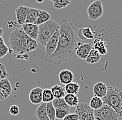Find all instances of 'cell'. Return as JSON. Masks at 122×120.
<instances>
[{
  "instance_id": "cell-2",
  "label": "cell",
  "mask_w": 122,
  "mask_h": 120,
  "mask_svg": "<svg viewBox=\"0 0 122 120\" xmlns=\"http://www.w3.org/2000/svg\"><path fill=\"white\" fill-rule=\"evenodd\" d=\"M8 42L10 50L16 53V58L27 60L29 53L38 48V42L26 35L22 28L16 29L9 36Z\"/></svg>"
},
{
  "instance_id": "cell-21",
  "label": "cell",
  "mask_w": 122,
  "mask_h": 120,
  "mask_svg": "<svg viewBox=\"0 0 122 120\" xmlns=\"http://www.w3.org/2000/svg\"><path fill=\"white\" fill-rule=\"evenodd\" d=\"M81 34V38L85 40H92L94 39V32L91 27H82L78 31Z\"/></svg>"
},
{
  "instance_id": "cell-14",
  "label": "cell",
  "mask_w": 122,
  "mask_h": 120,
  "mask_svg": "<svg viewBox=\"0 0 122 120\" xmlns=\"http://www.w3.org/2000/svg\"><path fill=\"white\" fill-rule=\"evenodd\" d=\"M74 78V75L73 72L69 69H63L61 71V72L58 74V78L59 81L62 84L64 85H67L70 83L73 82Z\"/></svg>"
},
{
  "instance_id": "cell-20",
  "label": "cell",
  "mask_w": 122,
  "mask_h": 120,
  "mask_svg": "<svg viewBox=\"0 0 122 120\" xmlns=\"http://www.w3.org/2000/svg\"><path fill=\"white\" fill-rule=\"evenodd\" d=\"M51 90L53 93V97L55 99H62L65 97L67 94L65 87L59 85H55L51 88Z\"/></svg>"
},
{
  "instance_id": "cell-38",
  "label": "cell",
  "mask_w": 122,
  "mask_h": 120,
  "mask_svg": "<svg viewBox=\"0 0 122 120\" xmlns=\"http://www.w3.org/2000/svg\"><path fill=\"white\" fill-rule=\"evenodd\" d=\"M43 1H38V0H37V2H38V3H42V2H43Z\"/></svg>"
},
{
  "instance_id": "cell-33",
  "label": "cell",
  "mask_w": 122,
  "mask_h": 120,
  "mask_svg": "<svg viewBox=\"0 0 122 120\" xmlns=\"http://www.w3.org/2000/svg\"><path fill=\"white\" fill-rule=\"evenodd\" d=\"M20 112V108L18 107V105H11L9 108V113L11 115H13V116L18 115Z\"/></svg>"
},
{
  "instance_id": "cell-5",
  "label": "cell",
  "mask_w": 122,
  "mask_h": 120,
  "mask_svg": "<svg viewBox=\"0 0 122 120\" xmlns=\"http://www.w3.org/2000/svg\"><path fill=\"white\" fill-rule=\"evenodd\" d=\"M94 116L95 120H118L120 117L114 110L107 105L94 110Z\"/></svg>"
},
{
  "instance_id": "cell-27",
  "label": "cell",
  "mask_w": 122,
  "mask_h": 120,
  "mask_svg": "<svg viewBox=\"0 0 122 120\" xmlns=\"http://www.w3.org/2000/svg\"><path fill=\"white\" fill-rule=\"evenodd\" d=\"M54 97L53 95V93L51 92V89L46 88L43 90L42 92V103H51L54 100Z\"/></svg>"
},
{
  "instance_id": "cell-29",
  "label": "cell",
  "mask_w": 122,
  "mask_h": 120,
  "mask_svg": "<svg viewBox=\"0 0 122 120\" xmlns=\"http://www.w3.org/2000/svg\"><path fill=\"white\" fill-rule=\"evenodd\" d=\"M46 113L49 120H56V109L52 102L46 104Z\"/></svg>"
},
{
  "instance_id": "cell-7",
  "label": "cell",
  "mask_w": 122,
  "mask_h": 120,
  "mask_svg": "<svg viewBox=\"0 0 122 120\" xmlns=\"http://www.w3.org/2000/svg\"><path fill=\"white\" fill-rule=\"evenodd\" d=\"M87 13L89 18L91 20L96 21L99 20L103 14V7L102 2L100 0L92 2L87 8Z\"/></svg>"
},
{
  "instance_id": "cell-30",
  "label": "cell",
  "mask_w": 122,
  "mask_h": 120,
  "mask_svg": "<svg viewBox=\"0 0 122 120\" xmlns=\"http://www.w3.org/2000/svg\"><path fill=\"white\" fill-rule=\"evenodd\" d=\"M69 114V111L62 110V109H56V118L58 120H63L67 115Z\"/></svg>"
},
{
  "instance_id": "cell-13",
  "label": "cell",
  "mask_w": 122,
  "mask_h": 120,
  "mask_svg": "<svg viewBox=\"0 0 122 120\" xmlns=\"http://www.w3.org/2000/svg\"><path fill=\"white\" fill-rule=\"evenodd\" d=\"M29 10V7L24 6H20L15 9L16 19L18 24L23 25L26 23V20L27 17Z\"/></svg>"
},
{
  "instance_id": "cell-12",
  "label": "cell",
  "mask_w": 122,
  "mask_h": 120,
  "mask_svg": "<svg viewBox=\"0 0 122 120\" xmlns=\"http://www.w3.org/2000/svg\"><path fill=\"white\" fill-rule=\"evenodd\" d=\"M42 92L43 90L41 88H35L30 90L29 93V100L31 104L39 105L42 103Z\"/></svg>"
},
{
  "instance_id": "cell-36",
  "label": "cell",
  "mask_w": 122,
  "mask_h": 120,
  "mask_svg": "<svg viewBox=\"0 0 122 120\" xmlns=\"http://www.w3.org/2000/svg\"><path fill=\"white\" fill-rule=\"evenodd\" d=\"M3 34H4V30L1 28H0V37H2Z\"/></svg>"
},
{
  "instance_id": "cell-9",
  "label": "cell",
  "mask_w": 122,
  "mask_h": 120,
  "mask_svg": "<svg viewBox=\"0 0 122 120\" xmlns=\"http://www.w3.org/2000/svg\"><path fill=\"white\" fill-rule=\"evenodd\" d=\"M59 37H60V29L57 31L48 41L45 47L46 56L51 55L55 52L58 45Z\"/></svg>"
},
{
  "instance_id": "cell-26",
  "label": "cell",
  "mask_w": 122,
  "mask_h": 120,
  "mask_svg": "<svg viewBox=\"0 0 122 120\" xmlns=\"http://www.w3.org/2000/svg\"><path fill=\"white\" fill-rule=\"evenodd\" d=\"M51 20V15L50 14L46 11V10H41L40 12V14H39V16H38V20L36 21V22L35 24L36 25H41L44 23L48 21H49Z\"/></svg>"
},
{
  "instance_id": "cell-32",
  "label": "cell",
  "mask_w": 122,
  "mask_h": 120,
  "mask_svg": "<svg viewBox=\"0 0 122 120\" xmlns=\"http://www.w3.org/2000/svg\"><path fill=\"white\" fill-rule=\"evenodd\" d=\"M9 52V48L5 43L0 44V58H4Z\"/></svg>"
},
{
  "instance_id": "cell-25",
  "label": "cell",
  "mask_w": 122,
  "mask_h": 120,
  "mask_svg": "<svg viewBox=\"0 0 122 120\" xmlns=\"http://www.w3.org/2000/svg\"><path fill=\"white\" fill-rule=\"evenodd\" d=\"M64 100L69 107H76L79 104L78 97L76 94H67L64 97Z\"/></svg>"
},
{
  "instance_id": "cell-1",
  "label": "cell",
  "mask_w": 122,
  "mask_h": 120,
  "mask_svg": "<svg viewBox=\"0 0 122 120\" xmlns=\"http://www.w3.org/2000/svg\"><path fill=\"white\" fill-rule=\"evenodd\" d=\"M60 37L58 45L55 52L45 56L44 60L46 63L59 65L67 62L76 53L78 31L71 22L62 19L59 23Z\"/></svg>"
},
{
  "instance_id": "cell-28",
  "label": "cell",
  "mask_w": 122,
  "mask_h": 120,
  "mask_svg": "<svg viewBox=\"0 0 122 120\" xmlns=\"http://www.w3.org/2000/svg\"><path fill=\"white\" fill-rule=\"evenodd\" d=\"M53 7L56 9L62 10L65 8H66L71 3L69 0H52Z\"/></svg>"
},
{
  "instance_id": "cell-15",
  "label": "cell",
  "mask_w": 122,
  "mask_h": 120,
  "mask_svg": "<svg viewBox=\"0 0 122 120\" xmlns=\"http://www.w3.org/2000/svg\"><path fill=\"white\" fill-rule=\"evenodd\" d=\"M107 92V86L103 82L97 83L93 86V93L94 96L103 98L106 95Z\"/></svg>"
},
{
  "instance_id": "cell-24",
  "label": "cell",
  "mask_w": 122,
  "mask_h": 120,
  "mask_svg": "<svg viewBox=\"0 0 122 120\" xmlns=\"http://www.w3.org/2000/svg\"><path fill=\"white\" fill-rule=\"evenodd\" d=\"M65 89L67 94H77L80 90V85L76 82L70 83L65 86Z\"/></svg>"
},
{
  "instance_id": "cell-31",
  "label": "cell",
  "mask_w": 122,
  "mask_h": 120,
  "mask_svg": "<svg viewBox=\"0 0 122 120\" xmlns=\"http://www.w3.org/2000/svg\"><path fill=\"white\" fill-rule=\"evenodd\" d=\"M8 73L5 65L2 63H0V81L4 79H6L8 77Z\"/></svg>"
},
{
  "instance_id": "cell-35",
  "label": "cell",
  "mask_w": 122,
  "mask_h": 120,
  "mask_svg": "<svg viewBox=\"0 0 122 120\" xmlns=\"http://www.w3.org/2000/svg\"><path fill=\"white\" fill-rule=\"evenodd\" d=\"M4 100H5V98L4 97V96H3V94H2V93H1V92L0 90V101H4Z\"/></svg>"
},
{
  "instance_id": "cell-18",
  "label": "cell",
  "mask_w": 122,
  "mask_h": 120,
  "mask_svg": "<svg viewBox=\"0 0 122 120\" xmlns=\"http://www.w3.org/2000/svg\"><path fill=\"white\" fill-rule=\"evenodd\" d=\"M36 115L38 120H49L46 113V104L42 103L36 110Z\"/></svg>"
},
{
  "instance_id": "cell-19",
  "label": "cell",
  "mask_w": 122,
  "mask_h": 120,
  "mask_svg": "<svg viewBox=\"0 0 122 120\" xmlns=\"http://www.w3.org/2000/svg\"><path fill=\"white\" fill-rule=\"evenodd\" d=\"M101 58V55L99 53V52L94 49H92L85 61L87 63L89 64H95L99 63Z\"/></svg>"
},
{
  "instance_id": "cell-22",
  "label": "cell",
  "mask_w": 122,
  "mask_h": 120,
  "mask_svg": "<svg viewBox=\"0 0 122 120\" xmlns=\"http://www.w3.org/2000/svg\"><path fill=\"white\" fill-rule=\"evenodd\" d=\"M104 105L103 99L101 98L98 97L97 96H93L91 99L89 105L91 108L92 110H99L101 107H103Z\"/></svg>"
},
{
  "instance_id": "cell-23",
  "label": "cell",
  "mask_w": 122,
  "mask_h": 120,
  "mask_svg": "<svg viewBox=\"0 0 122 120\" xmlns=\"http://www.w3.org/2000/svg\"><path fill=\"white\" fill-rule=\"evenodd\" d=\"M52 104L55 109H62L70 111V107L66 104V102L64 100V98L54 99V100L52 101Z\"/></svg>"
},
{
  "instance_id": "cell-17",
  "label": "cell",
  "mask_w": 122,
  "mask_h": 120,
  "mask_svg": "<svg viewBox=\"0 0 122 120\" xmlns=\"http://www.w3.org/2000/svg\"><path fill=\"white\" fill-rule=\"evenodd\" d=\"M40 10H41L38 9V8H29L27 17L26 20V23H27V24H36L37 20H38Z\"/></svg>"
},
{
  "instance_id": "cell-10",
  "label": "cell",
  "mask_w": 122,
  "mask_h": 120,
  "mask_svg": "<svg viewBox=\"0 0 122 120\" xmlns=\"http://www.w3.org/2000/svg\"><path fill=\"white\" fill-rule=\"evenodd\" d=\"M22 29L24 31L26 36H28L31 39L36 40L38 37V33H39V27L38 25L35 24H27L25 23L22 25Z\"/></svg>"
},
{
  "instance_id": "cell-8",
  "label": "cell",
  "mask_w": 122,
  "mask_h": 120,
  "mask_svg": "<svg viewBox=\"0 0 122 120\" xmlns=\"http://www.w3.org/2000/svg\"><path fill=\"white\" fill-rule=\"evenodd\" d=\"M92 49L93 45L90 42L83 43L81 42H78L76 48V55L80 59L86 60Z\"/></svg>"
},
{
  "instance_id": "cell-6",
  "label": "cell",
  "mask_w": 122,
  "mask_h": 120,
  "mask_svg": "<svg viewBox=\"0 0 122 120\" xmlns=\"http://www.w3.org/2000/svg\"><path fill=\"white\" fill-rule=\"evenodd\" d=\"M75 113L79 116L80 120H95L94 110L86 103H79L75 108Z\"/></svg>"
},
{
  "instance_id": "cell-16",
  "label": "cell",
  "mask_w": 122,
  "mask_h": 120,
  "mask_svg": "<svg viewBox=\"0 0 122 120\" xmlns=\"http://www.w3.org/2000/svg\"><path fill=\"white\" fill-rule=\"evenodd\" d=\"M0 90L4 97L7 99L12 93V87L9 80L6 78L0 81Z\"/></svg>"
},
{
  "instance_id": "cell-37",
  "label": "cell",
  "mask_w": 122,
  "mask_h": 120,
  "mask_svg": "<svg viewBox=\"0 0 122 120\" xmlns=\"http://www.w3.org/2000/svg\"><path fill=\"white\" fill-rule=\"evenodd\" d=\"M2 43H5L4 42V40L2 37H0V44H2Z\"/></svg>"
},
{
  "instance_id": "cell-3",
  "label": "cell",
  "mask_w": 122,
  "mask_h": 120,
  "mask_svg": "<svg viewBox=\"0 0 122 120\" xmlns=\"http://www.w3.org/2000/svg\"><path fill=\"white\" fill-rule=\"evenodd\" d=\"M104 105L111 107L117 113L122 115V92L113 86L107 87L106 95L102 99Z\"/></svg>"
},
{
  "instance_id": "cell-4",
  "label": "cell",
  "mask_w": 122,
  "mask_h": 120,
  "mask_svg": "<svg viewBox=\"0 0 122 120\" xmlns=\"http://www.w3.org/2000/svg\"><path fill=\"white\" fill-rule=\"evenodd\" d=\"M39 33L37 42L43 47H46L49 39L52 37L53 34L60 29L59 24L53 20L44 23L38 26Z\"/></svg>"
},
{
  "instance_id": "cell-11",
  "label": "cell",
  "mask_w": 122,
  "mask_h": 120,
  "mask_svg": "<svg viewBox=\"0 0 122 120\" xmlns=\"http://www.w3.org/2000/svg\"><path fill=\"white\" fill-rule=\"evenodd\" d=\"M93 49L98 51L101 56H106L107 54L108 44L106 40L99 38H96L93 41Z\"/></svg>"
},
{
  "instance_id": "cell-34",
  "label": "cell",
  "mask_w": 122,
  "mask_h": 120,
  "mask_svg": "<svg viewBox=\"0 0 122 120\" xmlns=\"http://www.w3.org/2000/svg\"><path fill=\"white\" fill-rule=\"evenodd\" d=\"M62 120H80V118L76 113H69Z\"/></svg>"
}]
</instances>
